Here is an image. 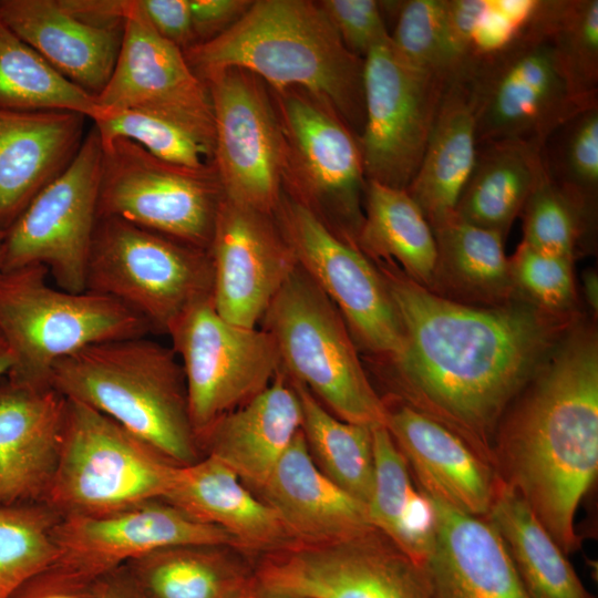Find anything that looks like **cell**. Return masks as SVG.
Returning a JSON list of instances; mask_svg holds the SVG:
<instances>
[{
    "label": "cell",
    "instance_id": "42",
    "mask_svg": "<svg viewBox=\"0 0 598 598\" xmlns=\"http://www.w3.org/2000/svg\"><path fill=\"white\" fill-rule=\"evenodd\" d=\"M446 0L402 2L390 42L415 70L450 82L457 75L446 39Z\"/></svg>",
    "mask_w": 598,
    "mask_h": 598
},
{
    "label": "cell",
    "instance_id": "31",
    "mask_svg": "<svg viewBox=\"0 0 598 598\" xmlns=\"http://www.w3.org/2000/svg\"><path fill=\"white\" fill-rule=\"evenodd\" d=\"M544 175L542 150L536 146L518 141L478 144L455 216L505 237Z\"/></svg>",
    "mask_w": 598,
    "mask_h": 598
},
{
    "label": "cell",
    "instance_id": "45",
    "mask_svg": "<svg viewBox=\"0 0 598 598\" xmlns=\"http://www.w3.org/2000/svg\"><path fill=\"white\" fill-rule=\"evenodd\" d=\"M318 3L347 49L362 59L390 39L380 1L321 0Z\"/></svg>",
    "mask_w": 598,
    "mask_h": 598
},
{
    "label": "cell",
    "instance_id": "35",
    "mask_svg": "<svg viewBox=\"0 0 598 598\" xmlns=\"http://www.w3.org/2000/svg\"><path fill=\"white\" fill-rule=\"evenodd\" d=\"M437 250L432 287L496 306L511 301L515 289L504 237L456 216L432 227Z\"/></svg>",
    "mask_w": 598,
    "mask_h": 598
},
{
    "label": "cell",
    "instance_id": "13",
    "mask_svg": "<svg viewBox=\"0 0 598 598\" xmlns=\"http://www.w3.org/2000/svg\"><path fill=\"white\" fill-rule=\"evenodd\" d=\"M166 334L181 360L198 441L219 417L264 391L281 368L270 334L225 320L212 297L188 307Z\"/></svg>",
    "mask_w": 598,
    "mask_h": 598
},
{
    "label": "cell",
    "instance_id": "15",
    "mask_svg": "<svg viewBox=\"0 0 598 598\" xmlns=\"http://www.w3.org/2000/svg\"><path fill=\"white\" fill-rule=\"evenodd\" d=\"M103 148L94 126L69 166L6 231L1 271L42 265L58 288L83 292L94 229Z\"/></svg>",
    "mask_w": 598,
    "mask_h": 598
},
{
    "label": "cell",
    "instance_id": "30",
    "mask_svg": "<svg viewBox=\"0 0 598 598\" xmlns=\"http://www.w3.org/2000/svg\"><path fill=\"white\" fill-rule=\"evenodd\" d=\"M124 567L143 598H243L256 590L254 559L226 545L162 547Z\"/></svg>",
    "mask_w": 598,
    "mask_h": 598
},
{
    "label": "cell",
    "instance_id": "5",
    "mask_svg": "<svg viewBox=\"0 0 598 598\" xmlns=\"http://www.w3.org/2000/svg\"><path fill=\"white\" fill-rule=\"evenodd\" d=\"M49 270L30 265L0 271V333L16 384L49 389L53 365L103 341L147 336L148 323L117 300L48 283Z\"/></svg>",
    "mask_w": 598,
    "mask_h": 598
},
{
    "label": "cell",
    "instance_id": "29",
    "mask_svg": "<svg viewBox=\"0 0 598 598\" xmlns=\"http://www.w3.org/2000/svg\"><path fill=\"white\" fill-rule=\"evenodd\" d=\"M476 153L474 101L460 74L445 87L421 164L405 189L431 227L455 216Z\"/></svg>",
    "mask_w": 598,
    "mask_h": 598
},
{
    "label": "cell",
    "instance_id": "40",
    "mask_svg": "<svg viewBox=\"0 0 598 598\" xmlns=\"http://www.w3.org/2000/svg\"><path fill=\"white\" fill-rule=\"evenodd\" d=\"M60 519L45 503L0 507V598L53 561Z\"/></svg>",
    "mask_w": 598,
    "mask_h": 598
},
{
    "label": "cell",
    "instance_id": "52",
    "mask_svg": "<svg viewBox=\"0 0 598 598\" xmlns=\"http://www.w3.org/2000/svg\"><path fill=\"white\" fill-rule=\"evenodd\" d=\"M12 357L10 350L0 333V379L6 377L11 368Z\"/></svg>",
    "mask_w": 598,
    "mask_h": 598
},
{
    "label": "cell",
    "instance_id": "50",
    "mask_svg": "<svg viewBox=\"0 0 598 598\" xmlns=\"http://www.w3.org/2000/svg\"><path fill=\"white\" fill-rule=\"evenodd\" d=\"M94 598H143L124 565L103 576Z\"/></svg>",
    "mask_w": 598,
    "mask_h": 598
},
{
    "label": "cell",
    "instance_id": "12",
    "mask_svg": "<svg viewBox=\"0 0 598 598\" xmlns=\"http://www.w3.org/2000/svg\"><path fill=\"white\" fill-rule=\"evenodd\" d=\"M102 148L97 217H117L208 250L223 197L214 164H171L124 138Z\"/></svg>",
    "mask_w": 598,
    "mask_h": 598
},
{
    "label": "cell",
    "instance_id": "4",
    "mask_svg": "<svg viewBox=\"0 0 598 598\" xmlns=\"http://www.w3.org/2000/svg\"><path fill=\"white\" fill-rule=\"evenodd\" d=\"M51 385L107 415L175 465L204 456L182 364L172 348L146 336L79 350L53 365Z\"/></svg>",
    "mask_w": 598,
    "mask_h": 598
},
{
    "label": "cell",
    "instance_id": "9",
    "mask_svg": "<svg viewBox=\"0 0 598 598\" xmlns=\"http://www.w3.org/2000/svg\"><path fill=\"white\" fill-rule=\"evenodd\" d=\"M475 106L477 145L518 141L543 148L579 111L596 105L571 91L550 42L527 21L511 41L461 73Z\"/></svg>",
    "mask_w": 598,
    "mask_h": 598
},
{
    "label": "cell",
    "instance_id": "37",
    "mask_svg": "<svg viewBox=\"0 0 598 598\" xmlns=\"http://www.w3.org/2000/svg\"><path fill=\"white\" fill-rule=\"evenodd\" d=\"M0 109L100 112L95 96L56 72L0 18Z\"/></svg>",
    "mask_w": 598,
    "mask_h": 598
},
{
    "label": "cell",
    "instance_id": "7",
    "mask_svg": "<svg viewBox=\"0 0 598 598\" xmlns=\"http://www.w3.org/2000/svg\"><path fill=\"white\" fill-rule=\"evenodd\" d=\"M177 465L107 415L66 399L45 504L61 517L103 516L163 499Z\"/></svg>",
    "mask_w": 598,
    "mask_h": 598
},
{
    "label": "cell",
    "instance_id": "22",
    "mask_svg": "<svg viewBox=\"0 0 598 598\" xmlns=\"http://www.w3.org/2000/svg\"><path fill=\"white\" fill-rule=\"evenodd\" d=\"M66 399L0 379V507L45 503L56 472Z\"/></svg>",
    "mask_w": 598,
    "mask_h": 598
},
{
    "label": "cell",
    "instance_id": "34",
    "mask_svg": "<svg viewBox=\"0 0 598 598\" xmlns=\"http://www.w3.org/2000/svg\"><path fill=\"white\" fill-rule=\"evenodd\" d=\"M374 484L367 505L371 525L423 567L435 540L436 515L415 484L384 425L373 427Z\"/></svg>",
    "mask_w": 598,
    "mask_h": 598
},
{
    "label": "cell",
    "instance_id": "14",
    "mask_svg": "<svg viewBox=\"0 0 598 598\" xmlns=\"http://www.w3.org/2000/svg\"><path fill=\"white\" fill-rule=\"evenodd\" d=\"M274 217L299 267L339 310L355 344L380 363L396 358L402 324L372 260L286 193Z\"/></svg>",
    "mask_w": 598,
    "mask_h": 598
},
{
    "label": "cell",
    "instance_id": "3",
    "mask_svg": "<svg viewBox=\"0 0 598 598\" xmlns=\"http://www.w3.org/2000/svg\"><path fill=\"white\" fill-rule=\"evenodd\" d=\"M194 73L246 70L270 90L299 87L330 105L357 137L364 59L341 41L318 1L256 0L227 30L183 51Z\"/></svg>",
    "mask_w": 598,
    "mask_h": 598
},
{
    "label": "cell",
    "instance_id": "17",
    "mask_svg": "<svg viewBox=\"0 0 598 598\" xmlns=\"http://www.w3.org/2000/svg\"><path fill=\"white\" fill-rule=\"evenodd\" d=\"M450 82L408 65L390 39L367 54L364 124L358 137L367 181L409 187Z\"/></svg>",
    "mask_w": 598,
    "mask_h": 598
},
{
    "label": "cell",
    "instance_id": "53",
    "mask_svg": "<svg viewBox=\"0 0 598 598\" xmlns=\"http://www.w3.org/2000/svg\"><path fill=\"white\" fill-rule=\"evenodd\" d=\"M243 598H283V597L268 595V594L258 591L256 589V590L249 592L248 595L244 596Z\"/></svg>",
    "mask_w": 598,
    "mask_h": 598
},
{
    "label": "cell",
    "instance_id": "48",
    "mask_svg": "<svg viewBox=\"0 0 598 598\" xmlns=\"http://www.w3.org/2000/svg\"><path fill=\"white\" fill-rule=\"evenodd\" d=\"M97 582L50 564L21 584L9 598H94Z\"/></svg>",
    "mask_w": 598,
    "mask_h": 598
},
{
    "label": "cell",
    "instance_id": "1",
    "mask_svg": "<svg viewBox=\"0 0 598 598\" xmlns=\"http://www.w3.org/2000/svg\"><path fill=\"white\" fill-rule=\"evenodd\" d=\"M373 264L403 330L402 352L381 363L392 396L457 434L495 467L498 426L567 329V313L528 300L470 306L421 286L391 261Z\"/></svg>",
    "mask_w": 598,
    "mask_h": 598
},
{
    "label": "cell",
    "instance_id": "6",
    "mask_svg": "<svg viewBox=\"0 0 598 598\" xmlns=\"http://www.w3.org/2000/svg\"><path fill=\"white\" fill-rule=\"evenodd\" d=\"M281 369L337 417L385 425L386 408L372 386L351 332L336 306L297 266L261 321Z\"/></svg>",
    "mask_w": 598,
    "mask_h": 598
},
{
    "label": "cell",
    "instance_id": "26",
    "mask_svg": "<svg viewBox=\"0 0 598 598\" xmlns=\"http://www.w3.org/2000/svg\"><path fill=\"white\" fill-rule=\"evenodd\" d=\"M256 494L274 508L293 543L336 542L373 527L367 505L317 467L302 431Z\"/></svg>",
    "mask_w": 598,
    "mask_h": 598
},
{
    "label": "cell",
    "instance_id": "10",
    "mask_svg": "<svg viewBox=\"0 0 598 598\" xmlns=\"http://www.w3.org/2000/svg\"><path fill=\"white\" fill-rule=\"evenodd\" d=\"M270 92L285 142L283 193L357 246L367 183L358 137L307 91Z\"/></svg>",
    "mask_w": 598,
    "mask_h": 598
},
{
    "label": "cell",
    "instance_id": "47",
    "mask_svg": "<svg viewBox=\"0 0 598 598\" xmlns=\"http://www.w3.org/2000/svg\"><path fill=\"white\" fill-rule=\"evenodd\" d=\"M135 6L162 38L183 51L196 43L189 0H135Z\"/></svg>",
    "mask_w": 598,
    "mask_h": 598
},
{
    "label": "cell",
    "instance_id": "20",
    "mask_svg": "<svg viewBox=\"0 0 598 598\" xmlns=\"http://www.w3.org/2000/svg\"><path fill=\"white\" fill-rule=\"evenodd\" d=\"M95 100L101 109L158 112L214 135L206 84L190 69L183 50L152 28L135 0H125L120 52Z\"/></svg>",
    "mask_w": 598,
    "mask_h": 598
},
{
    "label": "cell",
    "instance_id": "2",
    "mask_svg": "<svg viewBox=\"0 0 598 598\" xmlns=\"http://www.w3.org/2000/svg\"><path fill=\"white\" fill-rule=\"evenodd\" d=\"M504 415L494 444L498 476L558 547H580L575 517L598 473V343L570 332Z\"/></svg>",
    "mask_w": 598,
    "mask_h": 598
},
{
    "label": "cell",
    "instance_id": "28",
    "mask_svg": "<svg viewBox=\"0 0 598 598\" xmlns=\"http://www.w3.org/2000/svg\"><path fill=\"white\" fill-rule=\"evenodd\" d=\"M0 18L56 72L93 96L109 82L123 24L87 23L59 0H0Z\"/></svg>",
    "mask_w": 598,
    "mask_h": 598
},
{
    "label": "cell",
    "instance_id": "43",
    "mask_svg": "<svg viewBox=\"0 0 598 598\" xmlns=\"http://www.w3.org/2000/svg\"><path fill=\"white\" fill-rule=\"evenodd\" d=\"M523 212L522 243L537 252L569 260L592 219L550 181L546 171Z\"/></svg>",
    "mask_w": 598,
    "mask_h": 598
},
{
    "label": "cell",
    "instance_id": "11",
    "mask_svg": "<svg viewBox=\"0 0 598 598\" xmlns=\"http://www.w3.org/2000/svg\"><path fill=\"white\" fill-rule=\"evenodd\" d=\"M256 589L283 598H430L424 569L374 527L254 559Z\"/></svg>",
    "mask_w": 598,
    "mask_h": 598
},
{
    "label": "cell",
    "instance_id": "27",
    "mask_svg": "<svg viewBox=\"0 0 598 598\" xmlns=\"http://www.w3.org/2000/svg\"><path fill=\"white\" fill-rule=\"evenodd\" d=\"M163 501L224 529L252 559L293 543L274 508L209 455L177 465Z\"/></svg>",
    "mask_w": 598,
    "mask_h": 598
},
{
    "label": "cell",
    "instance_id": "39",
    "mask_svg": "<svg viewBox=\"0 0 598 598\" xmlns=\"http://www.w3.org/2000/svg\"><path fill=\"white\" fill-rule=\"evenodd\" d=\"M101 143L128 140L153 156L193 169L213 165L214 135L174 116L145 110H105L92 120Z\"/></svg>",
    "mask_w": 598,
    "mask_h": 598
},
{
    "label": "cell",
    "instance_id": "44",
    "mask_svg": "<svg viewBox=\"0 0 598 598\" xmlns=\"http://www.w3.org/2000/svg\"><path fill=\"white\" fill-rule=\"evenodd\" d=\"M509 260L515 289L534 305L567 313L575 298L573 260L544 255L520 243Z\"/></svg>",
    "mask_w": 598,
    "mask_h": 598
},
{
    "label": "cell",
    "instance_id": "8",
    "mask_svg": "<svg viewBox=\"0 0 598 598\" xmlns=\"http://www.w3.org/2000/svg\"><path fill=\"white\" fill-rule=\"evenodd\" d=\"M86 290L140 315L152 332H167L188 307L213 292L208 250L117 217H97Z\"/></svg>",
    "mask_w": 598,
    "mask_h": 598
},
{
    "label": "cell",
    "instance_id": "51",
    "mask_svg": "<svg viewBox=\"0 0 598 598\" xmlns=\"http://www.w3.org/2000/svg\"><path fill=\"white\" fill-rule=\"evenodd\" d=\"M584 292L591 308L598 307V279L595 272H588L584 277Z\"/></svg>",
    "mask_w": 598,
    "mask_h": 598
},
{
    "label": "cell",
    "instance_id": "38",
    "mask_svg": "<svg viewBox=\"0 0 598 598\" xmlns=\"http://www.w3.org/2000/svg\"><path fill=\"white\" fill-rule=\"evenodd\" d=\"M527 23L550 42L574 94L598 104V1H535Z\"/></svg>",
    "mask_w": 598,
    "mask_h": 598
},
{
    "label": "cell",
    "instance_id": "46",
    "mask_svg": "<svg viewBox=\"0 0 598 598\" xmlns=\"http://www.w3.org/2000/svg\"><path fill=\"white\" fill-rule=\"evenodd\" d=\"M486 7L487 0H446V39L457 75L472 56L474 39Z\"/></svg>",
    "mask_w": 598,
    "mask_h": 598
},
{
    "label": "cell",
    "instance_id": "16",
    "mask_svg": "<svg viewBox=\"0 0 598 598\" xmlns=\"http://www.w3.org/2000/svg\"><path fill=\"white\" fill-rule=\"evenodd\" d=\"M202 81L213 109V164L224 196L274 216L283 193L285 142L268 85L238 68Z\"/></svg>",
    "mask_w": 598,
    "mask_h": 598
},
{
    "label": "cell",
    "instance_id": "41",
    "mask_svg": "<svg viewBox=\"0 0 598 598\" xmlns=\"http://www.w3.org/2000/svg\"><path fill=\"white\" fill-rule=\"evenodd\" d=\"M547 176L592 218L598 193V104L561 125L545 143Z\"/></svg>",
    "mask_w": 598,
    "mask_h": 598
},
{
    "label": "cell",
    "instance_id": "23",
    "mask_svg": "<svg viewBox=\"0 0 598 598\" xmlns=\"http://www.w3.org/2000/svg\"><path fill=\"white\" fill-rule=\"evenodd\" d=\"M85 120L69 111L0 109V230L69 166Z\"/></svg>",
    "mask_w": 598,
    "mask_h": 598
},
{
    "label": "cell",
    "instance_id": "49",
    "mask_svg": "<svg viewBox=\"0 0 598 598\" xmlns=\"http://www.w3.org/2000/svg\"><path fill=\"white\" fill-rule=\"evenodd\" d=\"M251 3L249 0H189L195 44L210 40L227 30Z\"/></svg>",
    "mask_w": 598,
    "mask_h": 598
},
{
    "label": "cell",
    "instance_id": "33",
    "mask_svg": "<svg viewBox=\"0 0 598 598\" xmlns=\"http://www.w3.org/2000/svg\"><path fill=\"white\" fill-rule=\"evenodd\" d=\"M359 249L373 261H391L431 289L437 259L433 229L405 189L367 181Z\"/></svg>",
    "mask_w": 598,
    "mask_h": 598
},
{
    "label": "cell",
    "instance_id": "24",
    "mask_svg": "<svg viewBox=\"0 0 598 598\" xmlns=\"http://www.w3.org/2000/svg\"><path fill=\"white\" fill-rule=\"evenodd\" d=\"M430 499L436 515L434 545L423 565L430 598H528L492 524Z\"/></svg>",
    "mask_w": 598,
    "mask_h": 598
},
{
    "label": "cell",
    "instance_id": "25",
    "mask_svg": "<svg viewBox=\"0 0 598 598\" xmlns=\"http://www.w3.org/2000/svg\"><path fill=\"white\" fill-rule=\"evenodd\" d=\"M301 427L300 399L280 368L264 391L219 417L199 444L204 455L223 462L257 493Z\"/></svg>",
    "mask_w": 598,
    "mask_h": 598
},
{
    "label": "cell",
    "instance_id": "54",
    "mask_svg": "<svg viewBox=\"0 0 598 598\" xmlns=\"http://www.w3.org/2000/svg\"><path fill=\"white\" fill-rule=\"evenodd\" d=\"M6 231L0 230V271L2 267Z\"/></svg>",
    "mask_w": 598,
    "mask_h": 598
},
{
    "label": "cell",
    "instance_id": "18",
    "mask_svg": "<svg viewBox=\"0 0 598 598\" xmlns=\"http://www.w3.org/2000/svg\"><path fill=\"white\" fill-rule=\"evenodd\" d=\"M208 254L212 299L218 315L256 328L297 268V259L272 215L221 197Z\"/></svg>",
    "mask_w": 598,
    "mask_h": 598
},
{
    "label": "cell",
    "instance_id": "36",
    "mask_svg": "<svg viewBox=\"0 0 598 598\" xmlns=\"http://www.w3.org/2000/svg\"><path fill=\"white\" fill-rule=\"evenodd\" d=\"M290 381L300 399L301 431L312 461L336 485L368 505L374 484L373 427L337 417L305 385Z\"/></svg>",
    "mask_w": 598,
    "mask_h": 598
},
{
    "label": "cell",
    "instance_id": "19",
    "mask_svg": "<svg viewBox=\"0 0 598 598\" xmlns=\"http://www.w3.org/2000/svg\"><path fill=\"white\" fill-rule=\"evenodd\" d=\"M184 544L226 545L240 549L237 540L224 529L156 499L103 516L61 517L55 528L58 551L51 564L100 580L144 554Z\"/></svg>",
    "mask_w": 598,
    "mask_h": 598
},
{
    "label": "cell",
    "instance_id": "21",
    "mask_svg": "<svg viewBox=\"0 0 598 598\" xmlns=\"http://www.w3.org/2000/svg\"><path fill=\"white\" fill-rule=\"evenodd\" d=\"M385 427L417 487L466 514L486 517L501 477L457 434L395 396L384 399Z\"/></svg>",
    "mask_w": 598,
    "mask_h": 598
},
{
    "label": "cell",
    "instance_id": "32",
    "mask_svg": "<svg viewBox=\"0 0 598 598\" xmlns=\"http://www.w3.org/2000/svg\"><path fill=\"white\" fill-rule=\"evenodd\" d=\"M485 518L498 533L528 598H596L526 502L502 478Z\"/></svg>",
    "mask_w": 598,
    "mask_h": 598
}]
</instances>
